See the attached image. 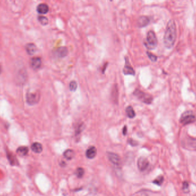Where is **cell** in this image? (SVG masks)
<instances>
[{"label": "cell", "mask_w": 196, "mask_h": 196, "mask_svg": "<svg viewBox=\"0 0 196 196\" xmlns=\"http://www.w3.org/2000/svg\"><path fill=\"white\" fill-rule=\"evenodd\" d=\"M85 127H84V125L83 124V123L79 124L78 126L76 127V130H75V136H78L81 134V133L83 132V131L84 130Z\"/></svg>", "instance_id": "cell-23"}, {"label": "cell", "mask_w": 196, "mask_h": 196, "mask_svg": "<svg viewBox=\"0 0 196 196\" xmlns=\"http://www.w3.org/2000/svg\"><path fill=\"white\" fill-rule=\"evenodd\" d=\"M126 113L127 116L130 119L135 118V111L134 110L133 108L132 107V106H128L126 109Z\"/></svg>", "instance_id": "cell-22"}, {"label": "cell", "mask_w": 196, "mask_h": 196, "mask_svg": "<svg viewBox=\"0 0 196 196\" xmlns=\"http://www.w3.org/2000/svg\"><path fill=\"white\" fill-rule=\"evenodd\" d=\"M181 144L185 149L190 151L196 150V138H194L189 136H186L182 140Z\"/></svg>", "instance_id": "cell-4"}, {"label": "cell", "mask_w": 196, "mask_h": 196, "mask_svg": "<svg viewBox=\"0 0 196 196\" xmlns=\"http://www.w3.org/2000/svg\"><path fill=\"white\" fill-rule=\"evenodd\" d=\"M63 155H64V158H66L67 160H71L74 158L75 153L74 150H72L71 149H68V150H65Z\"/></svg>", "instance_id": "cell-21"}, {"label": "cell", "mask_w": 196, "mask_h": 196, "mask_svg": "<svg viewBox=\"0 0 196 196\" xmlns=\"http://www.w3.org/2000/svg\"><path fill=\"white\" fill-rule=\"evenodd\" d=\"M150 23V18L145 16H142L138 18L137 20V25L139 28H144L148 26Z\"/></svg>", "instance_id": "cell-11"}, {"label": "cell", "mask_w": 196, "mask_h": 196, "mask_svg": "<svg viewBox=\"0 0 196 196\" xmlns=\"http://www.w3.org/2000/svg\"><path fill=\"white\" fill-rule=\"evenodd\" d=\"M6 155H7V158H8V159L9 161V163L10 165L14 166L18 165L19 163L17 159L13 154L10 152L9 151H8L7 153H6Z\"/></svg>", "instance_id": "cell-14"}, {"label": "cell", "mask_w": 196, "mask_h": 196, "mask_svg": "<svg viewBox=\"0 0 196 196\" xmlns=\"http://www.w3.org/2000/svg\"><path fill=\"white\" fill-rule=\"evenodd\" d=\"M68 53V50L65 47H62L57 48L55 52V54L59 58H64L67 56Z\"/></svg>", "instance_id": "cell-12"}, {"label": "cell", "mask_w": 196, "mask_h": 196, "mask_svg": "<svg viewBox=\"0 0 196 196\" xmlns=\"http://www.w3.org/2000/svg\"><path fill=\"white\" fill-rule=\"evenodd\" d=\"M125 67L123 68V74L125 75H132L134 76L135 75V71L134 70V68L131 67L130 63H129V60L127 57H125Z\"/></svg>", "instance_id": "cell-8"}, {"label": "cell", "mask_w": 196, "mask_h": 196, "mask_svg": "<svg viewBox=\"0 0 196 196\" xmlns=\"http://www.w3.org/2000/svg\"><path fill=\"white\" fill-rule=\"evenodd\" d=\"M38 20L40 24L43 25H47L48 24V19L44 16H39Z\"/></svg>", "instance_id": "cell-27"}, {"label": "cell", "mask_w": 196, "mask_h": 196, "mask_svg": "<svg viewBox=\"0 0 196 196\" xmlns=\"http://www.w3.org/2000/svg\"><path fill=\"white\" fill-rule=\"evenodd\" d=\"M31 149L35 153H41L43 151V146L39 142H35L31 145Z\"/></svg>", "instance_id": "cell-19"}, {"label": "cell", "mask_w": 196, "mask_h": 196, "mask_svg": "<svg viewBox=\"0 0 196 196\" xmlns=\"http://www.w3.org/2000/svg\"><path fill=\"white\" fill-rule=\"evenodd\" d=\"M118 96H119V91H118V87L117 84H115L113 87L112 91H111V98L113 103L117 104L118 102Z\"/></svg>", "instance_id": "cell-16"}, {"label": "cell", "mask_w": 196, "mask_h": 196, "mask_svg": "<svg viewBox=\"0 0 196 196\" xmlns=\"http://www.w3.org/2000/svg\"><path fill=\"white\" fill-rule=\"evenodd\" d=\"M196 121V116L192 111H185L181 115L180 118V122L183 126L191 124Z\"/></svg>", "instance_id": "cell-3"}, {"label": "cell", "mask_w": 196, "mask_h": 196, "mask_svg": "<svg viewBox=\"0 0 196 196\" xmlns=\"http://www.w3.org/2000/svg\"><path fill=\"white\" fill-rule=\"evenodd\" d=\"M107 64H107V63H106V64L104 65V68L102 70V72H103V74L105 73V71H106V68H107Z\"/></svg>", "instance_id": "cell-32"}, {"label": "cell", "mask_w": 196, "mask_h": 196, "mask_svg": "<svg viewBox=\"0 0 196 196\" xmlns=\"http://www.w3.org/2000/svg\"><path fill=\"white\" fill-rule=\"evenodd\" d=\"M137 166H138V169L140 171H144L148 169L149 166V162L148 160V159L146 158L145 157H140L138 160Z\"/></svg>", "instance_id": "cell-9"}, {"label": "cell", "mask_w": 196, "mask_h": 196, "mask_svg": "<svg viewBox=\"0 0 196 196\" xmlns=\"http://www.w3.org/2000/svg\"><path fill=\"white\" fill-rule=\"evenodd\" d=\"M127 127L125 125L123 129V134L126 135L127 134Z\"/></svg>", "instance_id": "cell-31"}, {"label": "cell", "mask_w": 196, "mask_h": 196, "mask_svg": "<svg viewBox=\"0 0 196 196\" xmlns=\"http://www.w3.org/2000/svg\"><path fill=\"white\" fill-rule=\"evenodd\" d=\"M144 44L146 48L150 50L154 49L157 47L158 40L154 32L152 31H148L147 34L146 40L144 41Z\"/></svg>", "instance_id": "cell-2"}, {"label": "cell", "mask_w": 196, "mask_h": 196, "mask_svg": "<svg viewBox=\"0 0 196 196\" xmlns=\"http://www.w3.org/2000/svg\"><path fill=\"white\" fill-rule=\"evenodd\" d=\"M163 181H164L163 177V176H159L152 181V183H154L157 185H158V186H161L162 183H163Z\"/></svg>", "instance_id": "cell-25"}, {"label": "cell", "mask_w": 196, "mask_h": 196, "mask_svg": "<svg viewBox=\"0 0 196 196\" xmlns=\"http://www.w3.org/2000/svg\"><path fill=\"white\" fill-rule=\"evenodd\" d=\"M26 80V73L25 70H20L17 75V81L18 84H24Z\"/></svg>", "instance_id": "cell-13"}, {"label": "cell", "mask_w": 196, "mask_h": 196, "mask_svg": "<svg viewBox=\"0 0 196 196\" xmlns=\"http://www.w3.org/2000/svg\"><path fill=\"white\" fill-rule=\"evenodd\" d=\"M69 87H70V90L71 91H76L77 90V88H78V84L75 81L72 80L70 82Z\"/></svg>", "instance_id": "cell-26"}, {"label": "cell", "mask_w": 196, "mask_h": 196, "mask_svg": "<svg viewBox=\"0 0 196 196\" xmlns=\"http://www.w3.org/2000/svg\"><path fill=\"white\" fill-rule=\"evenodd\" d=\"M41 64H42L41 59L39 57H33L31 59V67L33 70H39L41 66Z\"/></svg>", "instance_id": "cell-10"}, {"label": "cell", "mask_w": 196, "mask_h": 196, "mask_svg": "<svg viewBox=\"0 0 196 196\" xmlns=\"http://www.w3.org/2000/svg\"><path fill=\"white\" fill-rule=\"evenodd\" d=\"M183 190L184 193H189V186L187 181H183Z\"/></svg>", "instance_id": "cell-28"}, {"label": "cell", "mask_w": 196, "mask_h": 196, "mask_svg": "<svg viewBox=\"0 0 196 196\" xmlns=\"http://www.w3.org/2000/svg\"><path fill=\"white\" fill-rule=\"evenodd\" d=\"M84 174V170L82 167H79L75 171V175L79 179L82 178Z\"/></svg>", "instance_id": "cell-24"}, {"label": "cell", "mask_w": 196, "mask_h": 196, "mask_svg": "<svg viewBox=\"0 0 196 196\" xmlns=\"http://www.w3.org/2000/svg\"><path fill=\"white\" fill-rule=\"evenodd\" d=\"M25 49L26 52L29 55H33L36 52L37 47L35 44L29 43L26 44Z\"/></svg>", "instance_id": "cell-17"}, {"label": "cell", "mask_w": 196, "mask_h": 196, "mask_svg": "<svg viewBox=\"0 0 196 196\" xmlns=\"http://www.w3.org/2000/svg\"><path fill=\"white\" fill-rule=\"evenodd\" d=\"M147 55L148 56V58L152 61V62H156L157 60V56L155 55H154L152 53L150 52H147Z\"/></svg>", "instance_id": "cell-29"}, {"label": "cell", "mask_w": 196, "mask_h": 196, "mask_svg": "<svg viewBox=\"0 0 196 196\" xmlns=\"http://www.w3.org/2000/svg\"><path fill=\"white\" fill-rule=\"evenodd\" d=\"M128 142L132 146H136L138 144V143L137 141H136L135 140H133L132 138L129 139V140H128Z\"/></svg>", "instance_id": "cell-30"}, {"label": "cell", "mask_w": 196, "mask_h": 196, "mask_svg": "<svg viewBox=\"0 0 196 196\" xmlns=\"http://www.w3.org/2000/svg\"><path fill=\"white\" fill-rule=\"evenodd\" d=\"M97 154V150L96 148L94 146H91L88 148L86 152V157L88 159H94L95 157H96Z\"/></svg>", "instance_id": "cell-15"}, {"label": "cell", "mask_w": 196, "mask_h": 196, "mask_svg": "<svg viewBox=\"0 0 196 196\" xmlns=\"http://www.w3.org/2000/svg\"><path fill=\"white\" fill-rule=\"evenodd\" d=\"M40 95L37 92H28L26 94V99L27 103L30 106H33L39 102Z\"/></svg>", "instance_id": "cell-6"}, {"label": "cell", "mask_w": 196, "mask_h": 196, "mask_svg": "<svg viewBox=\"0 0 196 196\" xmlns=\"http://www.w3.org/2000/svg\"><path fill=\"white\" fill-rule=\"evenodd\" d=\"M107 154L108 159L111 163H113V165L117 166H118L121 165V159L118 154L112 152H108Z\"/></svg>", "instance_id": "cell-7"}, {"label": "cell", "mask_w": 196, "mask_h": 196, "mask_svg": "<svg viewBox=\"0 0 196 196\" xmlns=\"http://www.w3.org/2000/svg\"><path fill=\"white\" fill-rule=\"evenodd\" d=\"M1 67L0 66V74H1Z\"/></svg>", "instance_id": "cell-33"}, {"label": "cell", "mask_w": 196, "mask_h": 196, "mask_svg": "<svg viewBox=\"0 0 196 196\" xmlns=\"http://www.w3.org/2000/svg\"><path fill=\"white\" fill-rule=\"evenodd\" d=\"M111 1H113V0H111Z\"/></svg>", "instance_id": "cell-34"}, {"label": "cell", "mask_w": 196, "mask_h": 196, "mask_svg": "<svg viewBox=\"0 0 196 196\" xmlns=\"http://www.w3.org/2000/svg\"><path fill=\"white\" fill-rule=\"evenodd\" d=\"M49 11V7L45 4H40L37 7V12L40 14H45L48 13Z\"/></svg>", "instance_id": "cell-18"}, {"label": "cell", "mask_w": 196, "mask_h": 196, "mask_svg": "<svg viewBox=\"0 0 196 196\" xmlns=\"http://www.w3.org/2000/svg\"><path fill=\"white\" fill-rule=\"evenodd\" d=\"M29 152V148L26 146H20L17 148L16 150V152L18 155H19L21 157L26 156Z\"/></svg>", "instance_id": "cell-20"}, {"label": "cell", "mask_w": 196, "mask_h": 196, "mask_svg": "<svg viewBox=\"0 0 196 196\" xmlns=\"http://www.w3.org/2000/svg\"><path fill=\"white\" fill-rule=\"evenodd\" d=\"M177 38V26L173 20L167 22L163 37V43L166 48L170 49L174 46Z\"/></svg>", "instance_id": "cell-1"}, {"label": "cell", "mask_w": 196, "mask_h": 196, "mask_svg": "<svg viewBox=\"0 0 196 196\" xmlns=\"http://www.w3.org/2000/svg\"><path fill=\"white\" fill-rule=\"evenodd\" d=\"M134 95L139 100L145 104L150 105L152 103L153 100L152 96L148 94L140 91V90H136L134 92Z\"/></svg>", "instance_id": "cell-5"}]
</instances>
